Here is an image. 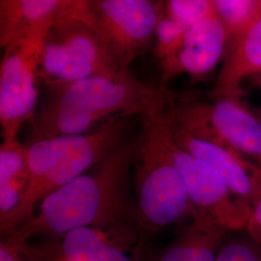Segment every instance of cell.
I'll return each instance as SVG.
<instances>
[{"mask_svg":"<svg viewBox=\"0 0 261 261\" xmlns=\"http://www.w3.org/2000/svg\"><path fill=\"white\" fill-rule=\"evenodd\" d=\"M134 141L112 154L39 204L37 213L4 236L19 246L34 238H61L82 227H94L126 245L140 240L132 196Z\"/></svg>","mask_w":261,"mask_h":261,"instance_id":"cell-1","label":"cell"},{"mask_svg":"<svg viewBox=\"0 0 261 261\" xmlns=\"http://www.w3.org/2000/svg\"><path fill=\"white\" fill-rule=\"evenodd\" d=\"M44 84L47 98L38 105L28 142L84 134L117 114L132 117L167 111L181 98L164 86L150 87L130 72Z\"/></svg>","mask_w":261,"mask_h":261,"instance_id":"cell-2","label":"cell"},{"mask_svg":"<svg viewBox=\"0 0 261 261\" xmlns=\"http://www.w3.org/2000/svg\"><path fill=\"white\" fill-rule=\"evenodd\" d=\"M130 118L117 114L91 132L25 143L28 189L19 207L0 221L2 236L11 233L29 220L35 213V207L49 194L79 177L117 149L125 141L124 135Z\"/></svg>","mask_w":261,"mask_h":261,"instance_id":"cell-3","label":"cell"},{"mask_svg":"<svg viewBox=\"0 0 261 261\" xmlns=\"http://www.w3.org/2000/svg\"><path fill=\"white\" fill-rule=\"evenodd\" d=\"M158 112L140 116L141 130L134 140V199L140 238L190 219L196 212L180 172L160 140Z\"/></svg>","mask_w":261,"mask_h":261,"instance_id":"cell-4","label":"cell"},{"mask_svg":"<svg viewBox=\"0 0 261 261\" xmlns=\"http://www.w3.org/2000/svg\"><path fill=\"white\" fill-rule=\"evenodd\" d=\"M127 73L112 62L94 27L86 0H77L73 11L47 31L41 65L43 83L117 77Z\"/></svg>","mask_w":261,"mask_h":261,"instance_id":"cell-5","label":"cell"},{"mask_svg":"<svg viewBox=\"0 0 261 261\" xmlns=\"http://www.w3.org/2000/svg\"><path fill=\"white\" fill-rule=\"evenodd\" d=\"M169 114L191 135L234 150L261 167V120L238 100L219 97L207 103L183 96Z\"/></svg>","mask_w":261,"mask_h":261,"instance_id":"cell-6","label":"cell"},{"mask_svg":"<svg viewBox=\"0 0 261 261\" xmlns=\"http://www.w3.org/2000/svg\"><path fill=\"white\" fill-rule=\"evenodd\" d=\"M168 111L157 113L159 137L180 172L194 208L225 231L246 229L252 205L235 196L212 168L178 146L173 139Z\"/></svg>","mask_w":261,"mask_h":261,"instance_id":"cell-7","label":"cell"},{"mask_svg":"<svg viewBox=\"0 0 261 261\" xmlns=\"http://www.w3.org/2000/svg\"><path fill=\"white\" fill-rule=\"evenodd\" d=\"M47 30L19 38L4 48L0 64V125L3 140L18 139L32 123L42 84L41 65Z\"/></svg>","mask_w":261,"mask_h":261,"instance_id":"cell-8","label":"cell"},{"mask_svg":"<svg viewBox=\"0 0 261 261\" xmlns=\"http://www.w3.org/2000/svg\"><path fill=\"white\" fill-rule=\"evenodd\" d=\"M94 27L115 66L123 72L155 41L162 1L86 0Z\"/></svg>","mask_w":261,"mask_h":261,"instance_id":"cell-9","label":"cell"},{"mask_svg":"<svg viewBox=\"0 0 261 261\" xmlns=\"http://www.w3.org/2000/svg\"><path fill=\"white\" fill-rule=\"evenodd\" d=\"M170 110V109H169ZM168 118L178 146L199 159L224 180L235 196L251 205L261 198V167L240 153L191 135Z\"/></svg>","mask_w":261,"mask_h":261,"instance_id":"cell-10","label":"cell"},{"mask_svg":"<svg viewBox=\"0 0 261 261\" xmlns=\"http://www.w3.org/2000/svg\"><path fill=\"white\" fill-rule=\"evenodd\" d=\"M227 43L226 30L217 17L197 22L187 30L176 54L160 67L162 84L182 74L195 80L209 75L220 62Z\"/></svg>","mask_w":261,"mask_h":261,"instance_id":"cell-11","label":"cell"},{"mask_svg":"<svg viewBox=\"0 0 261 261\" xmlns=\"http://www.w3.org/2000/svg\"><path fill=\"white\" fill-rule=\"evenodd\" d=\"M77 0H1L0 46L8 47L30 33L47 30L69 15Z\"/></svg>","mask_w":261,"mask_h":261,"instance_id":"cell-12","label":"cell"},{"mask_svg":"<svg viewBox=\"0 0 261 261\" xmlns=\"http://www.w3.org/2000/svg\"><path fill=\"white\" fill-rule=\"evenodd\" d=\"M261 74V17L241 37L232 42L218 75L215 98L238 100L243 80Z\"/></svg>","mask_w":261,"mask_h":261,"instance_id":"cell-13","label":"cell"},{"mask_svg":"<svg viewBox=\"0 0 261 261\" xmlns=\"http://www.w3.org/2000/svg\"><path fill=\"white\" fill-rule=\"evenodd\" d=\"M227 231L196 211L175 241L155 261H214Z\"/></svg>","mask_w":261,"mask_h":261,"instance_id":"cell-14","label":"cell"},{"mask_svg":"<svg viewBox=\"0 0 261 261\" xmlns=\"http://www.w3.org/2000/svg\"><path fill=\"white\" fill-rule=\"evenodd\" d=\"M28 181L27 144L18 139L3 140L0 145V221L21 203Z\"/></svg>","mask_w":261,"mask_h":261,"instance_id":"cell-15","label":"cell"},{"mask_svg":"<svg viewBox=\"0 0 261 261\" xmlns=\"http://www.w3.org/2000/svg\"><path fill=\"white\" fill-rule=\"evenodd\" d=\"M59 261H134L126 246L111 234L94 227H82L61 237Z\"/></svg>","mask_w":261,"mask_h":261,"instance_id":"cell-16","label":"cell"},{"mask_svg":"<svg viewBox=\"0 0 261 261\" xmlns=\"http://www.w3.org/2000/svg\"><path fill=\"white\" fill-rule=\"evenodd\" d=\"M217 18L224 24L228 42L241 37L261 17V0H213Z\"/></svg>","mask_w":261,"mask_h":261,"instance_id":"cell-17","label":"cell"},{"mask_svg":"<svg viewBox=\"0 0 261 261\" xmlns=\"http://www.w3.org/2000/svg\"><path fill=\"white\" fill-rule=\"evenodd\" d=\"M162 11L186 29L203 19L217 17L213 0L162 1Z\"/></svg>","mask_w":261,"mask_h":261,"instance_id":"cell-18","label":"cell"},{"mask_svg":"<svg viewBox=\"0 0 261 261\" xmlns=\"http://www.w3.org/2000/svg\"><path fill=\"white\" fill-rule=\"evenodd\" d=\"M188 29L170 19L163 11L161 12L155 31L154 56L159 66L166 64L176 54Z\"/></svg>","mask_w":261,"mask_h":261,"instance_id":"cell-19","label":"cell"},{"mask_svg":"<svg viewBox=\"0 0 261 261\" xmlns=\"http://www.w3.org/2000/svg\"><path fill=\"white\" fill-rule=\"evenodd\" d=\"M214 261H261V248L249 236L224 240Z\"/></svg>","mask_w":261,"mask_h":261,"instance_id":"cell-20","label":"cell"},{"mask_svg":"<svg viewBox=\"0 0 261 261\" xmlns=\"http://www.w3.org/2000/svg\"><path fill=\"white\" fill-rule=\"evenodd\" d=\"M245 230L252 241L261 248V198L252 206V213Z\"/></svg>","mask_w":261,"mask_h":261,"instance_id":"cell-21","label":"cell"},{"mask_svg":"<svg viewBox=\"0 0 261 261\" xmlns=\"http://www.w3.org/2000/svg\"><path fill=\"white\" fill-rule=\"evenodd\" d=\"M23 252L18 244L8 237H4L0 243V261H24Z\"/></svg>","mask_w":261,"mask_h":261,"instance_id":"cell-22","label":"cell"},{"mask_svg":"<svg viewBox=\"0 0 261 261\" xmlns=\"http://www.w3.org/2000/svg\"><path fill=\"white\" fill-rule=\"evenodd\" d=\"M251 79H252L253 84H255V85H257L258 87H260L261 88V74L252 76Z\"/></svg>","mask_w":261,"mask_h":261,"instance_id":"cell-23","label":"cell"}]
</instances>
